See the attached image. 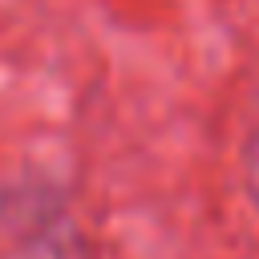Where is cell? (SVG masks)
I'll list each match as a JSON object with an SVG mask.
<instances>
[{"label": "cell", "mask_w": 259, "mask_h": 259, "mask_svg": "<svg viewBox=\"0 0 259 259\" xmlns=\"http://www.w3.org/2000/svg\"><path fill=\"white\" fill-rule=\"evenodd\" d=\"M247 174L255 178V190H259V125H255V134L247 142Z\"/></svg>", "instance_id": "obj_1"}]
</instances>
